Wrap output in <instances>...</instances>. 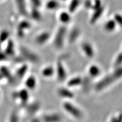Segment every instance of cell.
I'll return each mask as SVG.
<instances>
[{
    "mask_svg": "<svg viewBox=\"0 0 122 122\" xmlns=\"http://www.w3.org/2000/svg\"><path fill=\"white\" fill-rule=\"evenodd\" d=\"M89 75L91 77H97L101 73V70L98 66L97 65H92L88 70Z\"/></svg>",
    "mask_w": 122,
    "mask_h": 122,
    "instance_id": "23",
    "label": "cell"
},
{
    "mask_svg": "<svg viewBox=\"0 0 122 122\" xmlns=\"http://www.w3.org/2000/svg\"><path fill=\"white\" fill-rule=\"evenodd\" d=\"M81 4V0H70L68 7V11L71 14L75 13Z\"/></svg>",
    "mask_w": 122,
    "mask_h": 122,
    "instance_id": "13",
    "label": "cell"
},
{
    "mask_svg": "<svg viewBox=\"0 0 122 122\" xmlns=\"http://www.w3.org/2000/svg\"><path fill=\"white\" fill-rule=\"evenodd\" d=\"M103 6L102 2L101 0H93L92 6V10H94L95 9H98Z\"/></svg>",
    "mask_w": 122,
    "mask_h": 122,
    "instance_id": "28",
    "label": "cell"
},
{
    "mask_svg": "<svg viewBox=\"0 0 122 122\" xmlns=\"http://www.w3.org/2000/svg\"><path fill=\"white\" fill-rule=\"evenodd\" d=\"M117 26L118 25L114 21V20L113 19H110L107 20L105 22L103 27H104L105 30L107 32H112L115 30Z\"/></svg>",
    "mask_w": 122,
    "mask_h": 122,
    "instance_id": "16",
    "label": "cell"
},
{
    "mask_svg": "<svg viewBox=\"0 0 122 122\" xmlns=\"http://www.w3.org/2000/svg\"><path fill=\"white\" fill-rule=\"evenodd\" d=\"M1 43H0V50H1Z\"/></svg>",
    "mask_w": 122,
    "mask_h": 122,
    "instance_id": "40",
    "label": "cell"
},
{
    "mask_svg": "<svg viewBox=\"0 0 122 122\" xmlns=\"http://www.w3.org/2000/svg\"><path fill=\"white\" fill-rule=\"evenodd\" d=\"M55 71L56 72L57 78L59 81H64L66 79V70L63 63L61 61H58L57 62V66H56V70Z\"/></svg>",
    "mask_w": 122,
    "mask_h": 122,
    "instance_id": "8",
    "label": "cell"
},
{
    "mask_svg": "<svg viewBox=\"0 0 122 122\" xmlns=\"http://www.w3.org/2000/svg\"><path fill=\"white\" fill-rule=\"evenodd\" d=\"M84 6L85 8L88 10H91L92 6V0H85L84 3Z\"/></svg>",
    "mask_w": 122,
    "mask_h": 122,
    "instance_id": "33",
    "label": "cell"
},
{
    "mask_svg": "<svg viewBox=\"0 0 122 122\" xmlns=\"http://www.w3.org/2000/svg\"><path fill=\"white\" fill-rule=\"evenodd\" d=\"M59 96L65 98H72L74 97V93L70 89L66 88H61L58 91Z\"/></svg>",
    "mask_w": 122,
    "mask_h": 122,
    "instance_id": "18",
    "label": "cell"
},
{
    "mask_svg": "<svg viewBox=\"0 0 122 122\" xmlns=\"http://www.w3.org/2000/svg\"><path fill=\"white\" fill-rule=\"evenodd\" d=\"M15 3L19 14L23 16H28L29 10L27 7L26 0H15Z\"/></svg>",
    "mask_w": 122,
    "mask_h": 122,
    "instance_id": "6",
    "label": "cell"
},
{
    "mask_svg": "<svg viewBox=\"0 0 122 122\" xmlns=\"http://www.w3.org/2000/svg\"><path fill=\"white\" fill-rule=\"evenodd\" d=\"M44 122H59L61 121V117L57 114H46L42 118Z\"/></svg>",
    "mask_w": 122,
    "mask_h": 122,
    "instance_id": "17",
    "label": "cell"
},
{
    "mask_svg": "<svg viewBox=\"0 0 122 122\" xmlns=\"http://www.w3.org/2000/svg\"><path fill=\"white\" fill-rule=\"evenodd\" d=\"M28 70V67L26 65H23L22 67L18 68L16 71V74L17 77L19 79H22L26 74V72Z\"/></svg>",
    "mask_w": 122,
    "mask_h": 122,
    "instance_id": "25",
    "label": "cell"
},
{
    "mask_svg": "<svg viewBox=\"0 0 122 122\" xmlns=\"http://www.w3.org/2000/svg\"><path fill=\"white\" fill-rule=\"evenodd\" d=\"M32 27V24L30 21L26 19H23L19 22L16 30V34L18 37L23 38L25 35V31L30 30Z\"/></svg>",
    "mask_w": 122,
    "mask_h": 122,
    "instance_id": "4",
    "label": "cell"
},
{
    "mask_svg": "<svg viewBox=\"0 0 122 122\" xmlns=\"http://www.w3.org/2000/svg\"><path fill=\"white\" fill-rule=\"evenodd\" d=\"M50 37V33L48 31H44L39 33L36 37L35 42L39 45H43L48 41Z\"/></svg>",
    "mask_w": 122,
    "mask_h": 122,
    "instance_id": "9",
    "label": "cell"
},
{
    "mask_svg": "<svg viewBox=\"0 0 122 122\" xmlns=\"http://www.w3.org/2000/svg\"><path fill=\"white\" fill-rule=\"evenodd\" d=\"M32 122H41L40 121L39 119H35L32 120Z\"/></svg>",
    "mask_w": 122,
    "mask_h": 122,
    "instance_id": "37",
    "label": "cell"
},
{
    "mask_svg": "<svg viewBox=\"0 0 122 122\" xmlns=\"http://www.w3.org/2000/svg\"><path fill=\"white\" fill-rule=\"evenodd\" d=\"M67 31V28L65 25H61L58 28L54 39V45L57 48L61 49L63 46Z\"/></svg>",
    "mask_w": 122,
    "mask_h": 122,
    "instance_id": "2",
    "label": "cell"
},
{
    "mask_svg": "<svg viewBox=\"0 0 122 122\" xmlns=\"http://www.w3.org/2000/svg\"><path fill=\"white\" fill-rule=\"evenodd\" d=\"M0 73L2 75L3 77L5 76L6 78L8 79L9 80H11L12 79V76L11 74H10V71L5 67H2V68L0 70Z\"/></svg>",
    "mask_w": 122,
    "mask_h": 122,
    "instance_id": "27",
    "label": "cell"
},
{
    "mask_svg": "<svg viewBox=\"0 0 122 122\" xmlns=\"http://www.w3.org/2000/svg\"><path fill=\"white\" fill-rule=\"evenodd\" d=\"M105 11V7L102 6L100 8L92 10V14L90 18L89 22L91 24H96L102 17Z\"/></svg>",
    "mask_w": 122,
    "mask_h": 122,
    "instance_id": "7",
    "label": "cell"
},
{
    "mask_svg": "<svg viewBox=\"0 0 122 122\" xmlns=\"http://www.w3.org/2000/svg\"><path fill=\"white\" fill-rule=\"evenodd\" d=\"M30 2L33 7L40 8L42 5V0H30Z\"/></svg>",
    "mask_w": 122,
    "mask_h": 122,
    "instance_id": "31",
    "label": "cell"
},
{
    "mask_svg": "<svg viewBox=\"0 0 122 122\" xmlns=\"http://www.w3.org/2000/svg\"><path fill=\"white\" fill-rule=\"evenodd\" d=\"M65 110L68 114L76 119H80L82 117V112L78 107H77L70 102H65L63 104Z\"/></svg>",
    "mask_w": 122,
    "mask_h": 122,
    "instance_id": "3",
    "label": "cell"
},
{
    "mask_svg": "<svg viewBox=\"0 0 122 122\" xmlns=\"http://www.w3.org/2000/svg\"><path fill=\"white\" fill-rule=\"evenodd\" d=\"M60 6L59 0H48L45 4L46 9L49 11H54L57 10Z\"/></svg>",
    "mask_w": 122,
    "mask_h": 122,
    "instance_id": "15",
    "label": "cell"
},
{
    "mask_svg": "<svg viewBox=\"0 0 122 122\" xmlns=\"http://www.w3.org/2000/svg\"><path fill=\"white\" fill-rule=\"evenodd\" d=\"M55 72L54 68L52 66L46 67L42 70V74L45 77H50L53 75Z\"/></svg>",
    "mask_w": 122,
    "mask_h": 122,
    "instance_id": "24",
    "label": "cell"
},
{
    "mask_svg": "<svg viewBox=\"0 0 122 122\" xmlns=\"http://www.w3.org/2000/svg\"><path fill=\"white\" fill-rule=\"evenodd\" d=\"M14 43L11 40H8L6 47L5 49V53L6 56H13L14 54Z\"/></svg>",
    "mask_w": 122,
    "mask_h": 122,
    "instance_id": "21",
    "label": "cell"
},
{
    "mask_svg": "<svg viewBox=\"0 0 122 122\" xmlns=\"http://www.w3.org/2000/svg\"><path fill=\"white\" fill-rule=\"evenodd\" d=\"M114 20V21L116 22V23L117 24V25L121 26L122 25V17L121 14H120L119 13H116L115 15H114V18H112Z\"/></svg>",
    "mask_w": 122,
    "mask_h": 122,
    "instance_id": "29",
    "label": "cell"
},
{
    "mask_svg": "<svg viewBox=\"0 0 122 122\" xmlns=\"http://www.w3.org/2000/svg\"><path fill=\"white\" fill-rule=\"evenodd\" d=\"M122 54L120 53L119 54V55L117 57V58H116L115 61V66L116 67H119L122 64Z\"/></svg>",
    "mask_w": 122,
    "mask_h": 122,
    "instance_id": "32",
    "label": "cell"
},
{
    "mask_svg": "<svg viewBox=\"0 0 122 122\" xmlns=\"http://www.w3.org/2000/svg\"><path fill=\"white\" fill-rule=\"evenodd\" d=\"M80 30L78 28H75L71 30L68 35V40L71 43L75 42L80 36Z\"/></svg>",
    "mask_w": 122,
    "mask_h": 122,
    "instance_id": "19",
    "label": "cell"
},
{
    "mask_svg": "<svg viewBox=\"0 0 122 122\" xmlns=\"http://www.w3.org/2000/svg\"><path fill=\"white\" fill-rule=\"evenodd\" d=\"M58 19L59 22L62 23L63 25H66V24H69L72 20L71 14L68 11H62L59 14Z\"/></svg>",
    "mask_w": 122,
    "mask_h": 122,
    "instance_id": "11",
    "label": "cell"
},
{
    "mask_svg": "<svg viewBox=\"0 0 122 122\" xmlns=\"http://www.w3.org/2000/svg\"><path fill=\"white\" fill-rule=\"evenodd\" d=\"M20 53L24 58L26 59L27 60L30 61V62L36 63L39 60V57L33 51H32L31 50L28 49V48H25V47H22L20 48Z\"/></svg>",
    "mask_w": 122,
    "mask_h": 122,
    "instance_id": "5",
    "label": "cell"
},
{
    "mask_svg": "<svg viewBox=\"0 0 122 122\" xmlns=\"http://www.w3.org/2000/svg\"><path fill=\"white\" fill-rule=\"evenodd\" d=\"M110 122H122V119H121V115L118 117H112L111 119Z\"/></svg>",
    "mask_w": 122,
    "mask_h": 122,
    "instance_id": "34",
    "label": "cell"
},
{
    "mask_svg": "<svg viewBox=\"0 0 122 122\" xmlns=\"http://www.w3.org/2000/svg\"><path fill=\"white\" fill-rule=\"evenodd\" d=\"M18 119L17 116L15 114H13V115H11V118H10V122H18Z\"/></svg>",
    "mask_w": 122,
    "mask_h": 122,
    "instance_id": "35",
    "label": "cell"
},
{
    "mask_svg": "<svg viewBox=\"0 0 122 122\" xmlns=\"http://www.w3.org/2000/svg\"><path fill=\"white\" fill-rule=\"evenodd\" d=\"M82 81H83V79L81 77L77 76V77L71 78L70 80H68L67 82V85L69 87H75V86L81 84Z\"/></svg>",
    "mask_w": 122,
    "mask_h": 122,
    "instance_id": "22",
    "label": "cell"
},
{
    "mask_svg": "<svg viewBox=\"0 0 122 122\" xmlns=\"http://www.w3.org/2000/svg\"><path fill=\"white\" fill-rule=\"evenodd\" d=\"M36 84H37L36 79L33 76H29L25 80V85L28 89H34L36 88Z\"/></svg>",
    "mask_w": 122,
    "mask_h": 122,
    "instance_id": "20",
    "label": "cell"
},
{
    "mask_svg": "<svg viewBox=\"0 0 122 122\" xmlns=\"http://www.w3.org/2000/svg\"><path fill=\"white\" fill-rule=\"evenodd\" d=\"M59 1H63V2H66V1H67L68 0H59Z\"/></svg>",
    "mask_w": 122,
    "mask_h": 122,
    "instance_id": "39",
    "label": "cell"
},
{
    "mask_svg": "<svg viewBox=\"0 0 122 122\" xmlns=\"http://www.w3.org/2000/svg\"><path fill=\"white\" fill-rule=\"evenodd\" d=\"M39 105L38 103H33L32 105H30L28 108V111L30 114H33L35 111H37L39 110Z\"/></svg>",
    "mask_w": 122,
    "mask_h": 122,
    "instance_id": "30",
    "label": "cell"
},
{
    "mask_svg": "<svg viewBox=\"0 0 122 122\" xmlns=\"http://www.w3.org/2000/svg\"><path fill=\"white\" fill-rule=\"evenodd\" d=\"M16 97L20 100L22 103H26L29 99V93L28 90L25 89H21L16 93Z\"/></svg>",
    "mask_w": 122,
    "mask_h": 122,
    "instance_id": "14",
    "label": "cell"
},
{
    "mask_svg": "<svg viewBox=\"0 0 122 122\" xmlns=\"http://www.w3.org/2000/svg\"><path fill=\"white\" fill-rule=\"evenodd\" d=\"M6 58V55L5 53L0 51V62L5 60Z\"/></svg>",
    "mask_w": 122,
    "mask_h": 122,
    "instance_id": "36",
    "label": "cell"
},
{
    "mask_svg": "<svg viewBox=\"0 0 122 122\" xmlns=\"http://www.w3.org/2000/svg\"><path fill=\"white\" fill-rule=\"evenodd\" d=\"M9 36H10V33L8 30H1L0 32V43H3L6 41H8Z\"/></svg>",
    "mask_w": 122,
    "mask_h": 122,
    "instance_id": "26",
    "label": "cell"
},
{
    "mask_svg": "<svg viewBox=\"0 0 122 122\" xmlns=\"http://www.w3.org/2000/svg\"><path fill=\"white\" fill-rule=\"evenodd\" d=\"M122 76V68L120 67H117L112 74L107 75L102 79L96 85V89L98 91H101L105 89L110 85L113 83L117 79H119Z\"/></svg>",
    "mask_w": 122,
    "mask_h": 122,
    "instance_id": "1",
    "label": "cell"
},
{
    "mask_svg": "<svg viewBox=\"0 0 122 122\" xmlns=\"http://www.w3.org/2000/svg\"><path fill=\"white\" fill-rule=\"evenodd\" d=\"M2 77H3L2 75H1V73H0V80H1V79H2Z\"/></svg>",
    "mask_w": 122,
    "mask_h": 122,
    "instance_id": "38",
    "label": "cell"
},
{
    "mask_svg": "<svg viewBox=\"0 0 122 122\" xmlns=\"http://www.w3.org/2000/svg\"><path fill=\"white\" fill-rule=\"evenodd\" d=\"M82 50L88 58H92L94 56V50L92 45L88 42H85L81 45Z\"/></svg>",
    "mask_w": 122,
    "mask_h": 122,
    "instance_id": "10",
    "label": "cell"
},
{
    "mask_svg": "<svg viewBox=\"0 0 122 122\" xmlns=\"http://www.w3.org/2000/svg\"><path fill=\"white\" fill-rule=\"evenodd\" d=\"M28 15L31 19L36 22H39L42 19V14L40 8L33 7L28 11Z\"/></svg>",
    "mask_w": 122,
    "mask_h": 122,
    "instance_id": "12",
    "label": "cell"
}]
</instances>
